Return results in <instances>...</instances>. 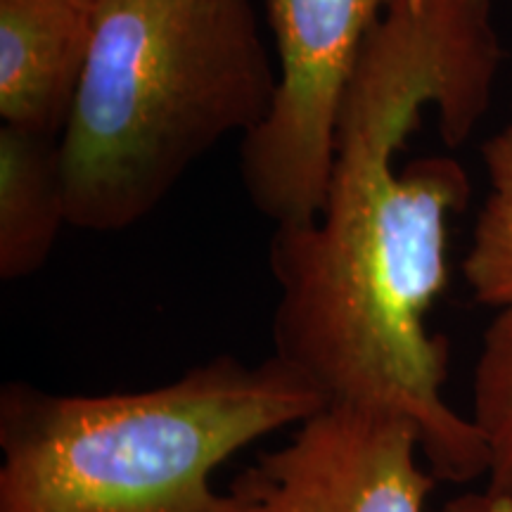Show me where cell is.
<instances>
[{"label":"cell","mask_w":512,"mask_h":512,"mask_svg":"<svg viewBox=\"0 0 512 512\" xmlns=\"http://www.w3.org/2000/svg\"><path fill=\"white\" fill-rule=\"evenodd\" d=\"M489 197L479 211L463 261L465 283L479 304L512 306V124L482 147Z\"/></svg>","instance_id":"8"},{"label":"cell","mask_w":512,"mask_h":512,"mask_svg":"<svg viewBox=\"0 0 512 512\" xmlns=\"http://www.w3.org/2000/svg\"><path fill=\"white\" fill-rule=\"evenodd\" d=\"M444 512H512V494H465L446 503Z\"/></svg>","instance_id":"10"},{"label":"cell","mask_w":512,"mask_h":512,"mask_svg":"<svg viewBox=\"0 0 512 512\" xmlns=\"http://www.w3.org/2000/svg\"><path fill=\"white\" fill-rule=\"evenodd\" d=\"M95 0H0V117L62 136L93 38Z\"/></svg>","instance_id":"6"},{"label":"cell","mask_w":512,"mask_h":512,"mask_svg":"<svg viewBox=\"0 0 512 512\" xmlns=\"http://www.w3.org/2000/svg\"><path fill=\"white\" fill-rule=\"evenodd\" d=\"M472 422L486 448L489 494H512V306L484 332L475 368Z\"/></svg>","instance_id":"9"},{"label":"cell","mask_w":512,"mask_h":512,"mask_svg":"<svg viewBox=\"0 0 512 512\" xmlns=\"http://www.w3.org/2000/svg\"><path fill=\"white\" fill-rule=\"evenodd\" d=\"M278 88L264 124L242 138L240 174L275 228L316 219L328 192L344 91L387 0H264Z\"/></svg>","instance_id":"4"},{"label":"cell","mask_w":512,"mask_h":512,"mask_svg":"<svg viewBox=\"0 0 512 512\" xmlns=\"http://www.w3.org/2000/svg\"><path fill=\"white\" fill-rule=\"evenodd\" d=\"M67 221L60 138L0 128V280L46 266Z\"/></svg>","instance_id":"7"},{"label":"cell","mask_w":512,"mask_h":512,"mask_svg":"<svg viewBox=\"0 0 512 512\" xmlns=\"http://www.w3.org/2000/svg\"><path fill=\"white\" fill-rule=\"evenodd\" d=\"M501 62L491 0H387L339 107L323 209L271 240L273 356L325 406L411 420L434 477L453 484L486 475V448L444 399L448 342L427 316L470 178L453 157L399 166L396 155L427 107L448 147L465 143Z\"/></svg>","instance_id":"1"},{"label":"cell","mask_w":512,"mask_h":512,"mask_svg":"<svg viewBox=\"0 0 512 512\" xmlns=\"http://www.w3.org/2000/svg\"><path fill=\"white\" fill-rule=\"evenodd\" d=\"M325 408L278 356H214L126 394H0V512H245L219 467Z\"/></svg>","instance_id":"3"},{"label":"cell","mask_w":512,"mask_h":512,"mask_svg":"<svg viewBox=\"0 0 512 512\" xmlns=\"http://www.w3.org/2000/svg\"><path fill=\"white\" fill-rule=\"evenodd\" d=\"M275 88L252 0H95L60 136L69 226H136L197 159L264 124Z\"/></svg>","instance_id":"2"},{"label":"cell","mask_w":512,"mask_h":512,"mask_svg":"<svg viewBox=\"0 0 512 512\" xmlns=\"http://www.w3.org/2000/svg\"><path fill=\"white\" fill-rule=\"evenodd\" d=\"M403 415L325 406L230 484L245 512H425L437 477Z\"/></svg>","instance_id":"5"}]
</instances>
